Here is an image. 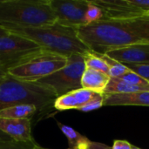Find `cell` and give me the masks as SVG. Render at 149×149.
<instances>
[{
    "label": "cell",
    "instance_id": "cell-1",
    "mask_svg": "<svg viewBox=\"0 0 149 149\" xmlns=\"http://www.w3.org/2000/svg\"><path fill=\"white\" fill-rule=\"evenodd\" d=\"M80 40L93 52L134 44H149V15L126 20H102L77 29Z\"/></svg>",
    "mask_w": 149,
    "mask_h": 149
},
{
    "label": "cell",
    "instance_id": "cell-2",
    "mask_svg": "<svg viewBox=\"0 0 149 149\" xmlns=\"http://www.w3.org/2000/svg\"><path fill=\"white\" fill-rule=\"evenodd\" d=\"M0 27L32 40L43 50L66 58L75 54L86 55L90 52L79 38L77 29L62 25L58 22L38 27H20L10 24H0Z\"/></svg>",
    "mask_w": 149,
    "mask_h": 149
},
{
    "label": "cell",
    "instance_id": "cell-3",
    "mask_svg": "<svg viewBox=\"0 0 149 149\" xmlns=\"http://www.w3.org/2000/svg\"><path fill=\"white\" fill-rule=\"evenodd\" d=\"M58 96L36 82L19 80L10 74L0 76V111L20 104L35 105L41 113H49Z\"/></svg>",
    "mask_w": 149,
    "mask_h": 149
},
{
    "label": "cell",
    "instance_id": "cell-4",
    "mask_svg": "<svg viewBox=\"0 0 149 149\" xmlns=\"http://www.w3.org/2000/svg\"><path fill=\"white\" fill-rule=\"evenodd\" d=\"M56 22L50 0H0V24L38 27Z\"/></svg>",
    "mask_w": 149,
    "mask_h": 149
},
{
    "label": "cell",
    "instance_id": "cell-5",
    "mask_svg": "<svg viewBox=\"0 0 149 149\" xmlns=\"http://www.w3.org/2000/svg\"><path fill=\"white\" fill-rule=\"evenodd\" d=\"M66 63V57L42 50L7 73L22 81L37 82L62 69Z\"/></svg>",
    "mask_w": 149,
    "mask_h": 149
},
{
    "label": "cell",
    "instance_id": "cell-6",
    "mask_svg": "<svg viewBox=\"0 0 149 149\" xmlns=\"http://www.w3.org/2000/svg\"><path fill=\"white\" fill-rule=\"evenodd\" d=\"M84 56L75 54L68 57L65 67L36 83L51 89L58 97L82 88L81 79L86 68Z\"/></svg>",
    "mask_w": 149,
    "mask_h": 149
},
{
    "label": "cell",
    "instance_id": "cell-7",
    "mask_svg": "<svg viewBox=\"0 0 149 149\" xmlns=\"http://www.w3.org/2000/svg\"><path fill=\"white\" fill-rule=\"evenodd\" d=\"M42 50L32 40L8 31L0 36V67L8 72Z\"/></svg>",
    "mask_w": 149,
    "mask_h": 149
},
{
    "label": "cell",
    "instance_id": "cell-8",
    "mask_svg": "<svg viewBox=\"0 0 149 149\" xmlns=\"http://www.w3.org/2000/svg\"><path fill=\"white\" fill-rule=\"evenodd\" d=\"M104 13V20H126L149 15V0H93Z\"/></svg>",
    "mask_w": 149,
    "mask_h": 149
},
{
    "label": "cell",
    "instance_id": "cell-9",
    "mask_svg": "<svg viewBox=\"0 0 149 149\" xmlns=\"http://www.w3.org/2000/svg\"><path fill=\"white\" fill-rule=\"evenodd\" d=\"M89 3L88 0H50L57 22L75 29L86 25V13Z\"/></svg>",
    "mask_w": 149,
    "mask_h": 149
},
{
    "label": "cell",
    "instance_id": "cell-10",
    "mask_svg": "<svg viewBox=\"0 0 149 149\" xmlns=\"http://www.w3.org/2000/svg\"><path fill=\"white\" fill-rule=\"evenodd\" d=\"M105 55L121 64H149V44H134L108 50Z\"/></svg>",
    "mask_w": 149,
    "mask_h": 149
},
{
    "label": "cell",
    "instance_id": "cell-11",
    "mask_svg": "<svg viewBox=\"0 0 149 149\" xmlns=\"http://www.w3.org/2000/svg\"><path fill=\"white\" fill-rule=\"evenodd\" d=\"M0 131L17 142L35 141L31 135V119L0 118Z\"/></svg>",
    "mask_w": 149,
    "mask_h": 149
},
{
    "label": "cell",
    "instance_id": "cell-12",
    "mask_svg": "<svg viewBox=\"0 0 149 149\" xmlns=\"http://www.w3.org/2000/svg\"><path fill=\"white\" fill-rule=\"evenodd\" d=\"M97 93H99L84 88L77 89L58 97L54 102L53 107L58 111H65L71 109L79 110L93 100Z\"/></svg>",
    "mask_w": 149,
    "mask_h": 149
},
{
    "label": "cell",
    "instance_id": "cell-13",
    "mask_svg": "<svg viewBox=\"0 0 149 149\" xmlns=\"http://www.w3.org/2000/svg\"><path fill=\"white\" fill-rule=\"evenodd\" d=\"M57 124L67 139L68 148L66 149H112V147L105 144L91 141L88 138L69 126L60 122H57Z\"/></svg>",
    "mask_w": 149,
    "mask_h": 149
},
{
    "label": "cell",
    "instance_id": "cell-14",
    "mask_svg": "<svg viewBox=\"0 0 149 149\" xmlns=\"http://www.w3.org/2000/svg\"><path fill=\"white\" fill-rule=\"evenodd\" d=\"M104 106H143L149 107V92L104 94Z\"/></svg>",
    "mask_w": 149,
    "mask_h": 149
},
{
    "label": "cell",
    "instance_id": "cell-15",
    "mask_svg": "<svg viewBox=\"0 0 149 149\" xmlns=\"http://www.w3.org/2000/svg\"><path fill=\"white\" fill-rule=\"evenodd\" d=\"M109 80L110 77L107 74L86 67L81 79V86L84 89L103 93Z\"/></svg>",
    "mask_w": 149,
    "mask_h": 149
},
{
    "label": "cell",
    "instance_id": "cell-16",
    "mask_svg": "<svg viewBox=\"0 0 149 149\" xmlns=\"http://www.w3.org/2000/svg\"><path fill=\"white\" fill-rule=\"evenodd\" d=\"M40 112L32 104H20L4 108L0 111V118L3 119H31Z\"/></svg>",
    "mask_w": 149,
    "mask_h": 149
},
{
    "label": "cell",
    "instance_id": "cell-17",
    "mask_svg": "<svg viewBox=\"0 0 149 149\" xmlns=\"http://www.w3.org/2000/svg\"><path fill=\"white\" fill-rule=\"evenodd\" d=\"M137 92H149V86H136L124 81L119 78H110L104 91V94L132 93Z\"/></svg>",
    "mask_w": 149,
    "mask_h": 149
},
{
    "label": "cell",
    "instance_id": "cell-18",
    "mask_svg": "<svg viewBox=\"0 0 149 149\" xmlns=\"http://www.w3.org/2000/svg\"><path fill=\"white\" fill-rule=\"evenodd\" d=\"M84 57H85L86 67L102 72L108 75L109 67L105 62V60L101 58L100 53L94 52L90 50V52H88Z\"/></svg>",
    "mask_w": 149,
    "mask_h": 149
},
{
    "label": "cell",
    "instance_id": "cell-19",
    "mask_svg": "<svg viewBox=\"0 0 149 149\" xmlns=\"http://www.w3.org/2000/svg\"><path fill=\"white\" fill-rule=\"evenodd\" d=\"M101 58L105 60L107 65L109 67V72H108V76L110 78H120L124 74L127 73L130 70L121 63H119L113 58H109L108 56L105 54H100Z\"/></svg>",
    "mask_w": 149,
    "mask_h": 149
},
{
    "label": "cell",
    "instance_id": "cell-20",
    "mask_svg": "<svg viewBox=\"0 0 149 149\" xmlns=\"http://www.w3.org/2000/svg\"><path fill=\"white\" fill-rule=\"evenodd\" d=\"M104 20V13L103 10L92 1H90L86 13V25L92 24L100 21Z\"/></svg>",
    "mask_w": 149,
    "mask_h": 149
},
{
    "label": "cell",
    "instance_id": "cell-21",
    "mask_svg": "<svg viewBox=\"0 0 149 149\" xmlns=\"http://www.w3.org/2000/svg\"><path fill=\"white\" fill-rule=\"evenodd\" d=\"M37 143L33 142H17L13 140L0 141V149H34Z\"/></svg>",
    "mask_w": 149,
    "mask_h": 149
},
{
    "label": "cell",
    "instance_id": "cell-22",
    "mask_svg": "<svg viewBox=\"0 0 149 149\" xmlns=\"http://www.w3.org/2000/svg\"><path fill=\"white\" fill-rule=\"evenodd\" d=\"M124 65L133 72L149 81V64H124Z\"/></svg>",
    "mask_w": 149,
    "mask_h": 149
},
{
    "label": "cell",
    "instance_id": "cell-23",
    "mask_svg": "<svg viewBox=\"0 0 149 149\" xmlns=\"http://www.w3.org/2000/svg\"><path fill=\"white\" fill-rule=\"evenodd\" d=\"M124 81H127L130 84L133 85H136V86H149V81L144 79L143 78H141L140 75L133 72L132 71H129L127 73L124 74L123 76H121L120 78H119Z\"/></svg>",
    "mask_w": 149,
    "mask_h": 149
},
{
    "label": "cell",
    "instance_id": "cell-24",
    "mask_svg": "<svg viewBox=\"0 0 149 149\" xmlns=\"http://www.w3.org/2000/svg\"><path fill=\"white\" fill-rule=\"evenodd\" d=\"M104 106V93H97L95 98L87 103L86 106L79 109L81 112H91L96 109L100 108Z\"/></svg>",
    "mask_w": 149,
    "mask_h": 149
},
{
    "label": "cell",
    "instance_id": "cell-25",
    "mask_svg": "<svg viewBox=\"0 0 149 149\" xmlns=\"http://www.w3.org/2000/svg\"><path fill=\"white\" fill-rule=\"evenodd\" d=\"M133 145L127 141L123 140H116L113 141L112 149H132Z\"/></svg>",
    "mask_w": 149,
    "mask_h": 149
},
{
    "label": "cell",
    "instance_id": "cell-26",
    "mask_svg": "<svg viewBox=\"0 0 149 149\" xmlns=\"http://www.w3.org/2000/svg\"><path fill=\"white\" fill-rule=\"evenodd\" d=\"M9 140H11V139L8 137L5 134L0 131V141H9Z\"/></svg>",
    "mask_w": 149,
    "mask_h": 149
},
{
    "label": "cell",
    "instance_id": "cell-27",
    "mask_svg": "<svg viewBox=\"0 0 149 149\" xmlns=\"http://www.w3.org/2000/svg\"><path fill=\"white\" fill-rule=\"evenodd\" d=\"M5 74H7V72H6L2 67H0V76H3V75H5Z\"/></svg>",
    "mask_w": 149,
    "mask_h": 149
},
{
    "label": "cell",
    "instance_id": "cell-28",
    "mask_svg": "<svg viewBox=\"0 0 149 149\" xmlns=\"http://www.w3.org/2000/svg\"><path fill=\"white\" fill-rule=\"evenodd\" d=\"M7 32H8V31H6V30H4V29H3V28L0 27V36L3 35V34H5Z\"/></svg>",
    "mask_w": 149,
    "mask_h": 149
},
{
    "label": "cell",
    "instance_id": "cell-29",
    "mask_svg": "<svg viewBox=\"0 0 149 149\" xmlns=\"http://www.w3.org/2000/svg\"><path fill=\"white\" fill-rule=\"evenodd\" d=\"M34 149H50V148H43V147H41V146H39V145H38V144H36V145L34 146Z\"/></svg>",
    "mask_w": 149,
    "mask_h": 149
},
{
    "label": "cell",
    "instance_id": "cell-30",
    "mask_svg": "<svg viewBox=\"0 0 149 149\" xmlns=\"http://www.w3.org/2000/svg\"><path fill=\"white\" fill-rule=\"evenodd\" d=\"M132 149H141V148H138V147H135V146H133V147H132Z\"/></svg>",
    "mask_w": 149,
    "mask_h": 149
}]
</instances>
